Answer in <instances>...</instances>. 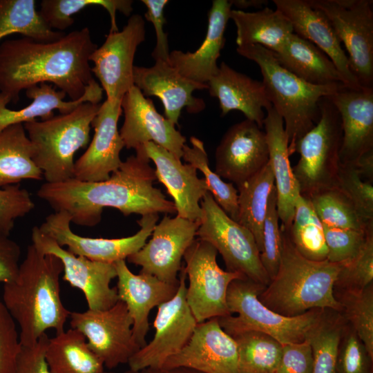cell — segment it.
<instances>
[{
  "mask_svg": "<svg viewBox=\"0 0 373 373\" xmlns=\"http://www.w3.org/2000/svg\"><path fill=\"white\" fill-rule=\"evenodd\" d=\"M122 161L119 168L104 181L84 182L71 178L45 182L37 195L55 211H64L77 225L93 227L102 219L104 208L119 210L124 216L174 213L173 202L153 186L155 170L142 146Z\"/></svg>",
  "mask_w": 373,
  "mask_h": 373,
  "instance_id": "cell-1",
  "label": "cell"
},
{
  "mask_svg": "<svg viewBox=\"0 0 373 373\" xmlns=\"http://www.w3.org/2000/svg\"><path fill=\"white\" fill-rule=\"evenodd\" d=\"M97 48L87 27L49 42L6 40L0 44V93L17 103L22 90L49 82L77 100L95 79L90 57Z\"/></svg>",
  "mask_w": 373,
  "mask_h": 373,
  "instance_id": "cell-2",
  "label": "cell"
},
{
  "mask_svg": "<svg viewBox=\"0 0 373 373\" xmlns=\"http://www.w3.org/2000/svg\"><path fill=\"white\" fill-rule=\"evenodd\" d=\"M63 270L58 258L42 254L31 244L17 277L3 284L1 300L19 326L21 345L36 343L48 329L64 331L70 312L61 299Z\"/></svg>",
  "mask_w": 373,
  "mask_h": 373,
  "instance_id": "cell-3",
  "label": "cell"
},
{
  "mask_svg": "<svg viewBox=\"0 0 373 373\" xmlns=\"http://www.w3.org/2000/svg\"><path fill=\"white\" fill-rule=\"evenodd\" d=\"M283 249L275 276L258 296L260 301L285 316L302 315L314 309L343 310L334 294L341 265L314 261L300 254L287 231L280 227Z\"/></svg>",
  "mask_w": 373,
  "mask_h": 373,
  "instance_id": "cell-4",
  "label": "cell"
},
{
  "mask_svg": "<svg viewBox=\"0 0 373 373\" xmlns=\"http://www.w3.org/2000/svg\"><path fill=\"white\" fill-rule=\"evenodd\" d=\"M237 52L259 66L269 99L283 118L289 156L298 141L318 122L319 102L343 85H314L284 68L274 53L260 45L238 46Z\"/></svg>",
  "mask_w": 373,
  "mask_h": 373,
  "instance_id": "cell-5",
  "label": "cell"
},
{
  "mask_svg": "<svg viewBox=\"0 0 373 373\" xmlns=\"http://www.w3.org/2000/svg\"><path fill=\"white\" fill-rule=\"evenodd\" d=\"M100 105L85 102L69 113L23 124L34 149L32 160L46 182L74 178V155L88 145L91 123Z\"/></svg>",
  "mask_w": 373,
  "mask_h": 373,
  "instance_id": "cell-6",
  "label": "cell"
},
{
  "mask_svg": "<svg viewBox=\"0 0 373 373\" xmlns=\"http://www.w3.org/2000/svg\"><path fill=\"white\" fill-rule=\"evenodd\" d=\"M266 286L247 278L233 280L227 294L232 315L218 318L221 327L231 336L247 331L265 333L281 344L305 341L318 322L324 309H314L296 316H285L262 304L258 296Z\"/></svg>",
  "mask_w": 373,
  "mask_h": 373,
  "instance_id": "cell-7",
  "label": "cell"
},
{
  "mask_svg": "<svg viewBox=\"0 0 373 373\" xmlns=\"http://www.w3.org/2000/svg\"><path fill=\"white\" fill-rule=\"evenodd\" d=\"M319 109L318 122L298 141L295 148L300 158L292 171L300 194L306 199L335 188L341 166L340 115L329 96L320 100Z\"/></svg>",
  "mask_w": 373,
  "mask_h": 373,
  "instance_id": "cell-8",
  "label": "cell"
},
{
  "mask_svg": "<svg viewBox=\"0 0 373 373\" xmlns=\"http://www.w3.org/2000/svg\"><path fill=\"white\" fill-rule=\"evenodd\" d=\"M202 218L198 238L210 243L224 262L227 270L267 286L270 279L260 260L251 232L228 216L208 191L200 202Z\"/></svg>",
  "mask_w": 373,
  "mask_h": 373,
  "instance_id": "cell-9",
  "label": "cell"
},
{
  "mask_svg": "<svg viewBox=\"0 0 373 373\" xmlns=\"http://www.w3.org/2000/svg\"><path fill=\"white\" fill-rule=\"evenodd\" d=\"M217 255L210 243L195 238L183 257L189 279L185 298L198 323L232 315L227 304L229 286L233 280L245 278L238 272L222 269Z\"/></svg>",
  "mask_w": 373,
  "mask_h": 373,
  "instance_id": "cell-10",
  "label": "cell"
},
{
  "mask_svg": "<svg viewBox=\"0 0 373 373\" xmlns=\"http://www.w3.org/2000/svg\"><path fill=\"white\" fill-rule=\"evenodd\" d=\"M307 1L330 22L348 52L351 71L359 84L373 87V1Z\"/></svg>",
  "mask_w": 373,
  "mask_h": 373,
  "instance_id": "cell-11",
  "label": "cell"
},
{
  "mask_svg": "<svg viewBox=\"0 0 373 373\" xmlns=\"http://www.w3.org/2000/svg\"><path fill=\"white\" fill-rule=\"evenodd\" d=\"M178 279L175 295L157 307L153 339L130 359V370L162 367L166 360L180 352L192 336L198 323L186 301V275L183 265Z\"/></svg>",
  "mask_w": 373,
  "mask_h": 373,
  "instance_id": "cell-12",
  "label": "cell"
},
{
  "mask_svg": "<svg viewBox=\"0 0 373 373\" xmlns=\"http://www.w3.org/2000/svg\"><path fill=\"white\" fill-rule=\"evenodd\" d=\"M69 317L71 328L83 334L90 349L108 369L128 364L140 349L133 338V320L121 300L107 309L70 312Z\"/></svg>",
  "mask_w": 373,
  "mask_h": 373,
  "instance_id": "cell-13",
  "label": "cell"
},
{
  "mask_svg": "<svg viewBox=\"0 0 373 373\" xmlns=\"http://www.w3.org/2000/svg\"><path fill=\"white\" fill-rule=\"evenodd\" d=\"M145 21L132 15L122 30L110 32L103 44L90 57L93 75L98 79L108 100H121L133 86V60L138 46L145 40Z\"/></svg>",
  "mask_w": 373,
  "mask_h": 373,
  "instance_id": "cell-14",
  "label": "cell"
},
{
  "mask_svg": "<svg viewBox=\"0 0 373 373\" xmlns=\"http://www.w3.org/2000/svg\"><path fill=\"white\" fill-rule=\"evenodd\" d=\"M158 218L157 213L142 216L137 221L140 229L133 236L121 238H95L77 235L70 228V216L64 211L48 215L39 228L59 246L67 247V249L76 256L98 262L115 263L126 260L145 245Z\"/></svg>",
  "mask_w": 373,
  "mask_h": 373,
  "instance_id": "cell-15",
  "label": "cell"
},
{
  "mask_svg": "<svg viewBox=\"0 0 373 373\" xmlns=\"http://www.w3.org/2000/svg\"><path fill=\"white\" fill-rule=\"evenodd\" d=\"M31 239L32 244L40 252L53 255L61 260L64 269L62 279L83 292L88 309H107L119 301L116 287L111 286V280L117 278L114 263L76 256L59 246L37 226L32 229Z\"/></svg>",
  "mask_w": 373,
  "mask_h": 373,
  "instance_id": "cell-16",
  "label": "cell"
},
{
  "mask_svg": "<svg viewBox=\"0 0 373 373\" xmlns=\"http://www.w3.org/2000/svg\"><path fill=\"white\" fill-rule=\"evenodd\" d=\"M200 224L178 216H165L155 224L151 238L126 259L141 267L140 273L153 275L166 283H178L182 260L195 239Z\"/></svg>",
  "mask_w": 373,
  "mask_h": 373,
  "instance_id": "cell-17",
  "label": "cell"
},
{
  "mask_svg": "<svg viewBox=\"0 0 373 373\" xmlns=\"http://www.w3.org/2000/svg\"><path fill=\"white\" fill-rule=\"evenodd\" d=\"M215 161V172L238 187L269 162L265 131L247 119L232 125L216 149Z\"/></svg>",
  "mask_w": 373,
  "mask_h": 373,
  "instance_id": "cell-18",
  "label": "cell"
},
{
  "mask_svg": "<svg viewBox=\"0 0 373 373\" xmlns=\"http://www.w3.org/2000/svg\"><path fill=\"white\" fill-rule=\"evenodd\" d=\"M124 120L119 134L124 147L137 149L153 142L182 159L186 137L157 111L152 100L133 86L122 99Z\"/></svg>",
  "mask_w": 373,
  "mask_h": 373,
  "instance_id": "cell-19",
  "label": "cell"
},
{
  "mask_svg": "<svg viewBox=\"0 0 373 373\" xmlns=\"http://www.w3.org/2000/svg\"><path fill=\"white\" fill-rule=\"evenodd\" d=\"M121 100L106 99L101 104L91 126L94 135L86 151L75 162L74 178L84 182L107 180L117 171L122 160L124 147L117 128L122 113Z\"/></svg>",
  "mask_w": 373,
  "mask_h": 373,
  "instance_id": "cell-20",
  "label": "cell"
},
{
  "mask_svg": "<svg viewBox=\"0 0 373 373\" xmlns=\"http://www.w3.org/2000/svg\"><path fill=\"white\" fill-rule=\"evenodd\" d=\"M183 367L202 373H239L236 343L218 318L197 324L186 345L162 367Z\"/></svg>",
  "mask_w": 373,
  "mask_h": 373,
  "instance_id": "cell-21",
  "label": "cell"
},
{
  "mask_svg": "<svg viewBox=\"0 0 373 373\" xmlns=\"http://www.w3.org/2000/svg\"><path fill=\"white\" fill-rule=\"evenodd\" d=\"M329 97L341 121V164L352 166L373 151V87L343 85Z\"/></svg>",
  "mask_w": 373,
  "mask_h": 373,
  "instance_id": "cell-22",
  "label": "cell"
},
{
  "mask_svg": "<svg viewBox=\"0 0 373 373\" xmlns=\"http://www.w3.org/2000/svg\"><path fill=\"white\" fill-rule=\"evenodd\" d=\"M133 75L134 85L144 96H155L161 100L165 117L175 126L184 108L190 113H198L205 107L204 102L195 97L193 93L207 89V84L184 77L168 61L157 60L151 67L134 66Z\"/></svg>",
  "mask_w": 373,
  "mask_h": 373,
  "instance_id": "cell-23",
  "label": "cell"
},
{
  "mask_svg": "<svg viewBox=\"0 0 373 373\" xmlns=\"http://www.w3.org/2000/svg\"><path fill=\"white\" fill-rule=\"evenodd\" d=\"M142 146L147 157L155 164L156 179L165 186L173 199L177 216L200 223V202L208 192L204 178L198 176L194 166L183 164L165 149L153 142Z\"/></svg>",
  "mask_w": 373,
  "mask_h": 373,
  "instance_id": "cell-24",
  "label": "cell"
},
{
  "mask_svg": "<svg viewBox=\"0 0 373 373\" xmlns=\"http://www.w3.org/2000/svg\"><path fill=\"white\" fill-rule=\"evenodd\" d=\"M117 283L115 287L119 300L124 302L133 320V335L140 348L147 343L149 316L151 309L171 300L175 295L179 283H169L147 274H133L125 260L114 263Z\"/></svg>",
  "mask_w": 373,
  "mask_h": 373,
  "instance_id": "cell-25",
  "label": "cell"
},
{
  "mask_svg": "<svg viewBox=\"0 0 373 373\" xmlns=\"http://www.w3.org/2000/svg\"><path fill=\"white\" fill-rule=\"evenodd\" d=\"M273 3L289 21L294 33L311 41L329 57L347 86H361L351 71L339 38L321 11L307 0H273Z\"/></svg>",
  "mask_w": 373,
  "mask_h": 373,
  "instance_id": "cell-26",
  "label": "cell"
},
{
  "mask_svg": "<svg viewBox=\"0 0 373 373\" xmlns=\"http://www.w3.org/2000/svg\"><path fill=\"white\" fill-rule=\"evenodd\" d=\"M231 4L227 0H214L208 13L205 38L194 52L174 50L169 63L184 77L200 84H207L219 69L217 60L225 43L224 32Z\"/></svg>",
  "mask_w": 373,
  "mask_h": 373,
  "instance_id": "cell-27",
  "label": "cell"
},
{
  "mask_svg": "<svg viewBox=\"0 0 373 373\" xmlns=\"http://www.w3.org/2000/svg\"><path fill=\"white\" fill-rule=\"evenodd\" d=\"M207 84L210 95L219 101L222 116L231 111H240L247 119L263 127V108L267 111L272 105L262 82L222 62L217 74Z\"/></svg>",
  "mask_w": 373,
  "mask_h": 373,
  "instance_id": "cell-28",
  "label": "cell"
},
{
  "mask_svg": "<svg viewBox=\"0 0 373 373\" xmlns=\"http://www.w3.org/2000/svg\"><path fill=\"white\" fill-rule=\"evenodd\" d=\"M263 126L276 189L278 216L282 227L289 229L300 194L289 161L284 122L273 106L267 110Z\"/></svg>",
  "mask_w": 373,
  "mask_h": 373,
  "instance_id": "cell-29",
  "label": "cell"
},
{
  "mask_svg": "<svg viewBox=\"0 0 373 373\" xmlns=\"http://www.w3.org/2000/svg\"><path fill=\"white\" fill-rule=\"evenodd\" d=\"M103 89L93 79L82 97L77 100L64 101L66 94L48 83H41L26 90V96L32 99L31 104L19 108L10 110L7 108L10 102L0 93V132L9 126L37 120L40 117L46 120L54 117L53 111L60 114L72 112L85 102L99 104L103 96Z\"/></svg>",
  "mask_w": 373,
  "mask_h": 373,
  "instance_id": "cell-30",
  "label": "cell"
},
{
  "mask_svg": "<svg viewBox=\"0 0 373 373\" xmlns=\"http://www.w3.org/2000/svg\"><path fill=\"white\" fill-rule=\"evenodd\" d=\"M274 55L284 68L307 83L345 85L329 57L311 41L294 32Z\"/></svg>",
  "mask_w": 373,
  "mask_h": 373,
  "instance_id": "cell-31",
  "label": "cell"
},
{
  "mask_svg": "<svg viewBox=\"0 0 373 373\" xmlns=\"http://www.w3.org/2000/svg\"><path fill=\"white\" fill-rule=\"evenodd\" d=\"M229 19L236 27L238 46L256 44L276 53L294 32L285 16L277 9L268 7L256 12L231 9Z\"/></svg>",
  "mask_w": 373,
  "mask_h": 373,
  "instance_id": "cell-32",
  "label": "cell"
},
{
  "mask_svg": "<svg viewBox=\"0 0 373 373\" xmlns=\"http://www.w3.org/2000/svg\"><path fill=\"white\" fill-rule=\"evenodd\" d=\"M33 153L23 124L9 126L0 132V187L43 178V172L32 160Z\"/></svg>",
  "mask_w": 373,
  "mask_h": 373,
  "instance_id": "cell-33",
  "label": "cell"
},
{
  "mask_svg": "<svg viewBox=\"0 0 373 373\" xmlns=\"http://www.w3.org/2000/svg\"><path fill=\"white\" fill-rule=\"evenodd\" d=\"M45 359L51 373H102L104 364L88 345L85 336L70 328L48 339Z\"/></svg>",
  "mask_w": 373,
  "mask_h": 373,
  "instance_id": "cell-34",
  "label": "cell"
},
{
  "mask_svg": "<svg viewBox=\"0 0 373 373\" xmlns=\"http://www.w3.org/2000/svg\"><path fill=\"white\" fill-rule=\"evenodd\" d=\"M274 186L273 171L268 162L260 171L237 187V222L251 232L260 254L262 247V229L268 200Z\"/></svg>",
  "mask_w": 373,
  "mask_h": 373,
  "instance_id": "cell-35",
  "label": "cell"
},
{
  "mask_svg": "<svg viewBox=\"0 0 373 373\" xmlns=\"http://www.w3.org/2000/svg\"><path fill=\"white\" fill-rule=\"evenodd\" d=\"M35 0H0V41L13 34L39 41H53L65 34L48 26Z\"/></svg>",
  "mask_w": 373,
  "mask_h": 373,
  "instance_id": "cell-36",
  "label": "cell"
},
{
  "mask_svg": "<svg viewBox=\"0 0 373 373\" xmlns=\"http://www.w3.org/2000/svg\"><path fill=\"white\" fill-rule=\"evenodd\" d=\"M285 230L294 248L303 257L314 261L327 260L328 250L323 224L309 201L300 195L295 204L291 227Z\"/></svg>",
  "mask_w": 373,
  "mask_h": 373,
  "instance_id": "cell-37",
  "label": "cell"
},
{
  "mask_svg": "<svg viewBox=\"0 0 373 373\" xmlns=\"http://www.w3.org/2000/svg\"><path fill=\"white\" fill-rule=\"evenodd\" d=\"M232 337L238 347L239 373H276L282 354L280 342L257 331Z\"/></svg>",
  "mask_w": 373,
  "mask_h": 373,
  "instance_id": "cell-38",
  "label": "cell"
},
{
  "mask_svg": "<svg viewBox=\"0 0 373 373\" xmlns=\"http://www.w3.org/2000/svg\"><path fill=\"white\" fill-rule=\"evenodd\" d=\"M133 2L131 0H43L39 13L49 28L61 32L73 24V15L85 8L98 6L109 14L110 32H116L119 30L116 12L129 16L133 11Z\"/></svg>",
  "mask_w": 373,
  "mask_h": 373,
  "instance_id": "cell-39",
  "label": "cell"
},
{
  "mask_svg": "<svg viewBox=\"0 0 373 373\" xmlns=\"http://www.w3.org/2000/svg\"><path fill=\"white\" fill-rule=\"evenodd\" d=\"M339 312L328 314L325 309L307 335L312 349V373H336L340 341L345 329Z\"/></svg>",
  "mask_w": 373,
  "mask_h": 373,
  "instance_id": "cell-40",
  "label": "cell"
},
{
  "mask_svg": "<svg viewBox=\"0 0 373 373\" xmlns=\"http://www.w3.org/2000/svg\"><path fill=\"white\" fill-rule=\"evenodd\" d=\"M191 146L183 147L182 158L199 170L204 176L208 191L216 203L237 222L238 213V191L231 182H226L209 166L204 142L196 137H190Z\"/></svg>",
  "mask_w": 373,
  "mask_h": 373,
  "instance_id": "cell-41",
  "label": "cell"
},
{
  "mask_svg": "<svg viewBox=\"0 0 373 373\" xmlns=\"http://www.w3.org/2000/svg\"><path fill=\"white\" fill-rule=\"evenodd\" d=\"M307 200L322 224L365 231L373 227V224L363 221L351 201L336 187L316 193Z\"/></svg>",
  "mask_w": 373,
  "mask_h": 373,
  "instance_id": "cell-42",
  "label": "cell"
},
{
  "mask_svg": "<svg viewBox=\"0 0 373 373\" xmlns=\"http://www.w3.org/2000/svg\"><path fill=\"white\" fill-rule=\"evenodd\" d=\"M343 305L347 320L350 323L369 355L373 358V283L358 291H345Z\"/></svg>",
  "mask_w": 373,
  "mask_h": 373,
  "instance_id": "cell-43",
  "label": "cell"
},
{
  "mask_svg": "<svg viewBox=\"0 0 373 373\" xmlns=\"http://www.w3.org/2000/svg\"><path fill=\"white\" fill-rule=\"evenodd\" d=\"M277 193L275 184L269 195L262 229L260 260L270 280L275 276L280 264L283 238L278 224Z\"/></svg>",
  "mask_w": 373,
  "mask_h": 373,
  "instance_id": "cell-44",
  "label": "cell"
},
{
  "mask_svg": "<svg viewBox=\"0 0 373 373\" xmlns=\"http://www.w3.org/2000/svg\"><path fill=\"white\" fill-rule=\"evenodd\" d=\"M341 265L335 286L340 285L345 291H358L373 283V229L368 231L358 254Z\"/></svg>",
  "mask_w": 373,
  "mask_h": 373,
  "instance_id": "cell-45",
  "label": "cell"
},
{
  "mask_svg": "<svg viewBox=\"0 0 373 373\" xmlns=\"http://www.w3.org/2000/svg\"><path fill=\"white\" fill-rule=\"evenodd\" d=\"M336 187L351 201L363 221L367 224H372V182L363 180L353 166L341 165Z\"/></svg>",
  "mask_w": 373,
  "mask_h": 373,
  "instance_id": "cell-46",
  "label": "cell"
},
{
  "mask_svg": "<svg viewBox=\"0 0 373 373\" xmlns=\"http://www.w3.org/2000/svg\"><path fill=\"white\" fill-rule=\"evenodd\" d=\"M328 250L327 260L343 264L354 258L363 247L367 231L342 229L323 224Z\"/></svg>",
  "mask_w": 373,
  "mask_h": 373,
  "instance_id": "cell-47",
  "label": "cell"
},
{
  "mask_svg": "<svg viewBox=\"0 0 373 373\" xmlns=\"http://www.w3.org/2000/svg\"><path fill=\"white\" fill-rule=\"evenodd\" d=\"M373 358L354 329H344L336 360V373H372Z\"/></svg>",
  "mask_w": 373,
  "mask_h": 373,
  "instance_id": "cell-48",
  "label": "cell"
},
{
  "mask_svg": "<svg viewBox=\"0 0 373 373\" xmlns=\"http://www.w3.org/2000/svg\"><path fill=\"white\" fill-rule=\"evenodd\" d=\"M34 207L30 193L19 184L0 187V231L10 236L15 220L29 213Z\"/></svg>",
  "mask_w": 373,
  "mask_h": 373,
  "instance_id": "cell-49",
  "label": "cell"
},
{
  "mask_svg": "<svg viewBox=\"0 0 373 373\" xmlns=\"http://www.w3.org/2000/svg\"><path fill=\"white\" fill-rule=\"evenodd\" d=\"M21 349L16 323L0 299V373H15Z\"/></svg>",
  "mask_w": 373,
  "mask_h": 373,
  "instance_id": "cell-50",
  "label": "cell"
},
{
  "mask_svg": "<svg viewBox=\"0 0 373 373\" xmlns=\"http://www.w3.org/2000/svg\"><path fill=\"white\" fill-rule=\"evenodd\" d=\"M282 345L281 357L276 373H312V349L307 339Z\"/></svg>",
  "mask_w": 373,
  "mask_h": 373,
  "instance_id": "cell-51",
  "label": "cell"
},
{
  "mask_svg": "<svg viewBox=\"0 0 373 373\" xmlns=\"http://www.w3.org/2000/svg\"><path fill=\"white\" fill-rule=\"evenodd\" d=\"M146 7L144 14L145 19L151 22L154 26L156 35V45L152 52V57L157 60L169 61L170 54L167 34L163 27L166 23L164 10L169 3L167 0H142Z\"/></svg>",
  "mask_w": 373,
  "mask_h": 373,
  "instance_id": "cell-52",
  "label": "cell"
},
{
  "mask_svg": "<svg viewBox=\"0 0 373 373\" xmlns=\"http://www.w3.org/2000/svg\"><path fill=\"white\" fill-rule=\"evenodd\" d=\"M48 339L44 334L36 343L21 345L15 373H51L45 359Z\"/></svg>",
  "mask_w": 373,
  "mask_h": 373,
  "instance_id": "cell-53",
  "label": "cell"
},
{
  "mask_svg": "<svg viewBox=\"0 0 373 373\" xmlns=\"http://www.w3.org/2000/svg\"><path fill=\"white\" fill-rule=\"evenodd\" d=\"M21 253L19 245L0 231V283H8L17 277Z\"/></svg>",
  "mask_w": 373,
  "mask_h": 373,
  "instance_id": "cell-54",
  "label": "cell"
},
{
  "mask_svg": "<svg viewBox=\"0 0 373 373\" xmlns=\"http://www.w3.org/2000/svg\"><path fill=\"white\" fill-rule=\"evenodd\" d=\"M351 166L356 169L362 178H364L367 181L373 182V151L361 157Z\"/></svg>",
  "mask_w": 373,
  "mask_h": 373,
  "instance_id": "cell-55",
  "label": "cell"
},
{
  "mask_svg": "<svg viewBox=\"0 0 373 373\" xmlns=\"http://www.w3.org/2000/svg\"><path fill=\"white\" fill-rule=\"evenodd\" d=\"M133 373H202L197 370L183 367H173V368H146L138 372H133Z\"/></svg>",
  "mask_w": 373,
  "mask_h": 373,
  "instance_id": "cell-56",
  "label": "cell"
},
{
  "mask_svg": "<svg viewBox=\"0 0 373 373\" xmlns=\"http://www.w3.org/2000/svg\"><path fill=\"white\" fill-rule=\"evenodd\" d=\"M229 1L231 6L233 5L237 8L236 10H244L250 7L261 8L269 3L267 0H231Z\"/></svg>",
  "mask_w": 373,
  "mask_h": 373,
  "instance_id": "cell-57",
  "label": "cell"
},
{
  "mask_svg": "<svg viewBox=\"0 0 373 373\" xmlns=\"http://www.w3.org/2000/svg\"><path fill=\"white\" fill-rule=\"evenodd\" d=\"M102 373H114V372H105V371H104V372H102ZM124 373H133V372L129 370H128V371H126V372H124Z\"/></svg>",
  "mask_w": 373,
  "mask_h": 373,
  "instance_id": "cell-58",
  "label": "cell"
}]
</instances>
